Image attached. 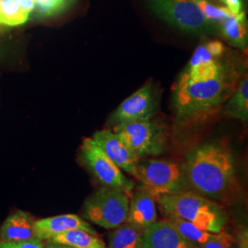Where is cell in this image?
<instances>
[{"label":"cell","mask_w":248,"mask_h":248,"mask_svg":"<svg viewBox=\"0 0 248 248\" xmlns=\"http://www.w3.org/2000/svg\"><path fill=\"white\" fill-rule=\"evenodd\" d=\"M139 158L160 155L167 142L164 124L155 119L114 125L113 131Z\"/></svg>","instance_id":"7"},{"label":"cell","mask_w":248,"mask_h":248,"mask_svg":"<svg viewBox=\"0 0 248 248\" xmlns=\"http://www.w3.org/2000/svg\"><path fill=\"white\" fill-rule=\"evenodd\" d=\"M146 2L157 17L185 33L208 36L219 32L193 0H146Z\"/></svg>","instance_id":"4"},{"label":"cell","mask_w":248,"mask_h":248,"mask_svg":"<svg viewBox=\"0 0 248 248\" xmlns=\"http://www.w3.org/2000/svg\"><path fill=\"white\" fill-rule=\"evenodd\" d=\"M81 155L91 174L102 186L121 189L130 195L133 189L132 182L107 156L92 137L84 139L81 145Z\"/></svg>","instance_id":"8"},{"label":"cell","mask_w":248,"mask_h":248,"mask_svg":"<svg viewBox=\"0 0 248 248\" xmlns=\"http://www.w3.org/2000/svg\"><path fill=\"white\" fill-rule=\"evenodd\" d=\"M205 46H206L207 50L214 57L222 58L223 54L225 53V47L222 42H220V41H217V40L210 41L207 44H205Z\"/></svg>","instance_id":"25"},{"label":"cell","mask_w":248,"mask_h":248,"mask_svg":"<svg viewBox=\"0 0 248 248\" xmlns=\"http://www.w3.org/2000/svg\"><path fill=\"white\" fill-rule=\"evenodd\" d=\"M71 230H83L97 234L89 222L76 214H62L36 220L35 232L38 239H52L54 236Z\"/></svg>","instance_id":"13"},{"label":"cell","mask_w":248,"mask_h":248,"mask_svg":"<svg viewBox=\"0 0 248 248\" xmlns=\"http://www.w3.org/2000/svg\"><path fill=\"white\" fill-rule=\"evenodd\" d=\"M142 248H198L167 220L156 221L142 233Z\"/></svg>","instance_id":"12"},{"label":"cell","mask_w":248,"mask_h":248,"mask_svg":"<svg viewBox=\"0 0 248 248\" xmlns=\"http://www.w3.org/2000/svg\"><path fill=\"white\" fill-rule=\"evenodd\" d=\"M201 9L206 18L218 29L222 21L231 16L230 11L225 7L216 5L212 0H193Z\"/></svg>","instance_id":"22"},{"label":"cell","mask_w":248,"mask_h":248,"mask_svg":"<svg viewBox=\"0 0 248 248\" xmlns=\"http://www.w3.org/2000/svg\"><path fill=\"white\" fill-rule=\"evenodd\" d=\"M160 211L167 218H177L202 230L221 232L227 222L226 214L212 201L193 191H183L156 199Z\"/></svg>","instance_id":"3"},{"label":"cell","mask_w":248,"mask_h":248,"mask_svg":"<svg viewBox=\"0 0 248 248\" xmlns=\"http://www.w3.org/2000/svg\"><path fill=\"white\" fill-rule=\"evenodd\" d=\"M156 219L155 198L142 186L130 200L126 222L144 231L156 222Z\"/></svg>","instance_id":"14"},{"label":"cell","mask_w":248,"mask_h":248,"mask_svg":"<svg viewBox=\"0 0 248 248\" xmlns=\"http://www.w3.org/2000/svg\"><path fill=\"white\" fill-rule=\"evenodd\" d=\"M130 198L121 189L103 186L89 197L84 217L102 228L112 230L126 222Z\"/></svg>","instance_id":"5"},{"label":"cell","mask_w":248,"mask_h":248,"mask_svg":"<svg viewBox=\"0 0 248 248\" xmlns=\"http://www.w3.org/2000/svg\"><path fill=\"white\" fill-rule=\"evenodd\" d=\"M219 32L232 46L242 50L247 49L248 21L245 11L236 15L232 14L225 18L219 26Z\"/></svg>","instance_id":"18"},{"label":"cell","mask_w":248,"mask_h":248,"mask_svg":"<svg viewBox=\"0 0 248 248\" xmlns=\"http://www.w3.org/2000/svg\"><path fill=\"white\" fill-rule=\"evenodd\" d=\"M167 221L172 224L186 240L197 247L209 242H219L232 248L234 243V238L232 235L225 232L224 231L221 232H213L202 230L190 222L177 218H167Z\"/></svg>","instance_id":"16"},{"label":"cell","mask_w":248,"mask_h":248,"mask_svg":"<svg viewBox=\"0 0 248 248\" xmlns=\"http://www.w3.org/2000/svg\"><path fill=\"white\" fill-rule=\"evenodd\" d=\"M36 220L23 211L10 214L0 228V242H19L36 239Z\"/></svg>","instance_id":"15"},{"label":"cell","mask_w":248,"mask_h":248,"mask_svg":"<svg viewBox=\"0 0 248 248\" xmlns=\"http://www.w3.org/2000/svg\"><path fill=\"white\" fill-rule=\"evenodd\" d=\"M92 138L116 166L125 172L135 176L140 159L133 154L122 138L110 130H101L93 134Z\"/></svg>","instance_id":"11"},{"label":"cell","mask_w":248,"mask_h":248,"mask_svg":"<svg viewBox=\"0 0 248 248\" xmlns=\"http://www.w3.org/2000/svg\"><path fill=\"white\" fill-rule=\"evenodd\" d=\"M45 248H73L65 245H62V244H56V243H53V242H49L47 243V245L45 246Z\"/></svg>","instance_id":"29"},{"label":"cell","mask_w":248,"mask_h":248,"mask_svg":"<svg viewBox=\"0 0 248 248\" xmlns=\"http://www.w3.org/2000/svg\"><path fill=\"white\" fill-rule=\"evenodd\" d=\"M48 241L73 248H107L103 240L97 236V234L83 230L68 231Z\"/></svg>","instance_id":"20"},{"label":"cell","mask_w":248,"mask_h":248,"mask_svg":"<svg viewBox=\"0 0 248 248\" xmlns=\"http://www.w3.org/2000/svg\"><path fill=\"white\" fill-rule=\"evenodd\" d=\"M236 84V76L230 68L215 79L176 84L172 101L177 124H200L215 114L225 99L230 98Z\"/></svg>","instance_id":"2"},{"label":"cell","mask_w":248,"mask_h":248,"mask_svg":"<svg viewBox=\"0 0 248 248\" xmlns=\"http://www.w3.org/2000/svg\"><path fill=\"white\" fill-rule=\"evenodd\" d=\"M236 243L238 248H248V232L247 227L243 228L237 233Z\"/></svg>","instance_id":"27"},{"label":"cell","mask_w":248,"mask_h":248,"mask_svg":"<svg viewBox=\"0 0 248 248\" xmlns=\"http://www.w3.org/2000/svg\"><path fill=\"white\" fill-rule=\"evenodd\" d=\"M77 0H50L49 2V17L60 14L70 8Z\"/></svg>","instance_id":"24"},{"label":"cell","mask_w":248,"mask_h":248,"mask_svg":"<svg viewBox=\"0 0 248 248\" xmlns=\"http://www.w3.org/2000/svg\"><path fill=\"white\" fill-rule=\"evenodd\" d=\"M0 248H45L42 240L36 239L19 242H0Z\"/></svg>","instance_id":"23"},{"label":"cell","mask_w":248,"mask_h":248,"mask_svg":"<svg viewBox=\"0 0 248 248\" xmlns=\"http://www.w3.org/2000/svg\"><path fill=\"white\" fill-rule=\"evenodd\" d=\"M143 231L124 222L108 235V248H142Z\"/></svg>","instance_id":"19"},{"label":"cell","mask_w":248,"mask_h":248,"mask_svg":"<svg viewBox=\"0 0 248 248\" xmlns=\"http://www.w3.org/2000/svg\"><path fill=\"white\" fill-rule=\"evenodd\" d=\"M212 55L205 45H199L181 73L176 84H187L215 79L229 69L220 60Z\"/></svg>","instance_id":"10"},{"label":"cell","mask_w":248,"mask_h":248,"mask_svg":"<svg viewBox=\"0 0 248 248\" xmlns=\"http://www.w3.org/2000/svg\"><path fill=\"white\" fill-rule=\"evenodd\" d=\"M134 177L155 200L160 196L173 195L186 191L181 166L171 161L140 159Z\"/></svg>","instance_id":"6"},{"label":"cell","mask_w":248,"mask_h":248,"mask_svg":"<svg viewBox=\"0 0 248 248\" xmlns=\"http://www.w3.org/2000/svg\"><path fill=\"white\" fill-rule=\"evenodd\" d=\"M224 116L248 121V78L246 75L239 82L230 100L222 112Z\"/></svg>","instance_id":"21"},{"label":"cell","mask_w":248,"mask_h":248,"mask_svg":"<svg viewBox=\"0 0 248 248\" xmlns=\"http://www.w3.org/2000/svg\"><path fill=\"white\" fill-rule=\"evenodd\" d=\"M198 248H232L219 242H209L203 245L198 246Z\"/></svg>","instance_id":"28"},{"label":"cell","mask_w":248,"mask_h":248,"mask_svg":"<svg viewBox=\"0 0 248 248\" xmlns=\"http://www.w3.org/2000/svg\"><path fill=\"white\" fill-rule=\"evenodd\" d=\"M212 1H213V2H215V0H212Z\"/></svg>","instance_id":"30"},{"label":"cell","mask_w":248,"mask_h":248,"mask_svg":"<svg viewBox=\"0 0 248 248\" xmlns=\"http://www.w3.org/2000/svg\"><path fill=\"white\" fill-rule=\"evenodd\" d=\"M181 169L186 186L212 198L228 188L235 173L230 149L216 142L205 143L190 152Z\"/></svg>","instance_id":"1"},{"label":"cell","mask_w":248,"mask_h":248,"mask_svg":"<svg viewBox=\"0 0 248 248\" xmlns=\"http://www.w3.org/2000/svg\"><path fill=\"white\" fill-rule=\"evenodd\" d=\"M159 98L153 84L147 83L123 101L110 116L113 125L147 121L152 119L158 108Z\"/></svg>","instance_id":"9"},{"label":"cell","mask_w":248,"mask_h":248,"mask_svg":"<svg viewBox=\"0 0 248 248\" xmlns=\"http://www.w3.org/2000/svg\"><path fill=\"white\" fill-rule=\"evenodd\" d=\"M225 4V8L228 9L232 15H236L243 11V4L241 0H221Z\"/></svg>","instance_id":"26"},{"label":"cell","mask_w":248,"mask_h":248,"mask_svg":"<svg viewBox=\"0 0 248 248\" xmlns=\"http://www.w3.org/2000/svg\"><path fill=\"white\" fill-rule=\"evenodd\" d=\"M34 8V0H0V27L25 24Z\"/></svg>","instance_id":"17"}]
</instances>
